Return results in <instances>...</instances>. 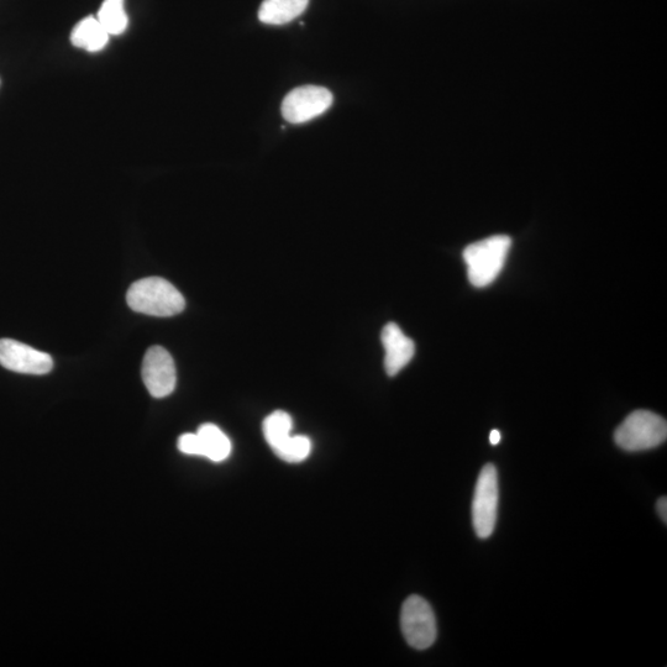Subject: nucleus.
<instances>
[{"label":"nucleus","mask_w":667,"mask_h":667,"mask_svg":"<svg viewBox=\"0 0 667 667\" xmlns=\"http://www.w3.org/2000/svg\"><path fill=\"white\" fill-rule=\"evenodd\" d=\"M308 4L309 0H264L259 19L267 25H285L303 14Z\"/></svg>","instance_id":"10"},{"label":"nucleus","mask_w":667,"mask_h":667,"mask_svg":"<svg viewBox=\"0 0 667 667\" xmlns=\"http://www.w3.org/2000/svg\"><path fill=\"white\" fill-rule=\"evenodd\" d=\"M128 306L136 313L168 318L185 311L186 301L172 283L161 277L144 278L130 286Z\"/></svg>","instance_id":"1"},{"label":"nucleus","mask_w":667,"mask_h":667,"mask_svg":"<svg viewBox=\"0 0 667 667\" xmlns=\"http://www.w3.org/2000/svg\"><path fill=\"white\" fill-rule=\"evenodd\" d=\"M312 451V441L303 435L291 437L287 444L276 453L278 458L288 462V464H299L308 459Z\"/></svg>","instance_id":"15"},{"label":"nucleus","mask_w":667,"mask_h":667,"mask_svg":"<svg viewBox=\"0 0 667 667\" xmlns=\"http://www.w3.org/2000/svg\"><path fill=\"white\" fill-rule=\"evenodd\" d=\"M333 94L319 86L293 89L282 103V115L288 123L303 124L327 112L333 104Z\"/></svg>","instance_id":"6"},{"label":"nucleus","mask_w":667,"mask_h":667,"mask_svg":"<svg viewBox=\"0 0 667 667\" xmlns=\"http://www.w3.org/2000/svg\"><path fill=\"white\" fill-rule=\"evenodd\" d=\"M381 340L385 348V369L388 376H396L416 354V344L404 334L396 323H388L382 330Z\"/></svg>","instance_id":"9"},{"label":"nucleus","mask_w":667,"mask_h":667,"mask_svg":"<svg viewBox=\"0 0 667 667\" xmlns=\"http://www.w3.org/2000/svg\"><path fill=\"white\" fill-rule=\"evenodd\" d=\"M502 435L498 430H492L490 435V441L492 445H498L501 443Z\"/></svg>","instance_id":"18"},{"label":"nucleus","mask_w":667,"mask_h":667,"mask_svg":"<svg viewBox=\"0 0 667 667\" xmlns=\"http://www.w3.org/2000/svg\"><path fill=\"white\" fill-rule=\"evenodd\" d=\"M109 36L97 18L88 17L80 21L72 30L71 42L78 49L98 52L107 46Z\"/></svg>","instance_id":"11"},{"label":"nucleus","mask_w":667,"mask_h":667,"mask_svg":"<svg viewBox=\"0 0 667 667\" xmlns=\"http://www.w3.org/2000/svg\"><path fill=\"white\" fill-rule=\"evenodd\" d=\"M0 365L18 374L46 375L54 369V360L17 340L0 339Z\"/></svg>","instance_id":"8"},{"label":"nucleus","mask_w":667,"mask_h":667,"mask_svg":"<svg viewBox=\"0 0 667 667\" xmlns=\"http://www.w3.org/2000/svg\"><path fill=\"white\" fill-rule=\"evenodd\" d=\"M658 512L664 523H667V498L661 497L658 502Z\"/></svg>","instance_id":"17"},{"label":"nucleus","mask_w":667,"mask_h":667,"mask_svg":"<svg viewBox=\"0 0 667 667\" xmlns=\"http://www.w3.org/2000/svg\"><path fill=\"white\" fill-rule=\"evenodd\" d=\"M666 438V420L649 411L629 414L614 434V440L619 448L626 451L654 449L665 443Z\"/></svg>","instance_id":"3"},{"label":"nucleus","mask_w":667,"mask_h":667,"mask_svg":"<svg viewBox=\"0 0 667 667\" xmlns=\"http://www.w3.org/2000/svg\"><path fill=\"white\" fill-rule=\"evenodd\" d=\"M97 19L109 35L123 34L128 28L124 0H104Z\"/></svg>","instance_id":"14"},{"label":"nucleus","mask_w":667,"mask_h":667,"mask_svg":"<svg viewBox=\"0 0 667 667\" xmlns=\"http://www.w3.org/2000/svg\"><path fill=\"white\" fill-rule=\"evenodd\" d=\"M292 428L293 420L286 412L276 411L265 419L264 437L273 453H278L291 439Z\"/></svg>","instance_id":"13"},{"label":"nucleus","mask_w":667,"mask_h":667,"mask_svg":"<svg viewBox=\"0 0 667 667\" xmlns=\"http://www.w3.org/2000/svg\"><path fill=\"white\" fill-rule=\"evenodd\" d=\"M498 475L495 465L483 466L477 479L474 502H472V523L477 537L490 538L497 523Z\"/></svg>","instance_id":"4"},{"label":"nucleus","mask_w":667,"mask_h":667,"mask_svg":"<svg viewBox=\"0 0 667 667\" xmlns=\"http://www.w3.org/2000/svg\"><path fill=\"white\" fill-rule=\"evenodd\" d=\"M512 239L507 235H495L467 246L464 260L467 276L472 286L487 287L496 281L506 264Z\"/></svg>","instance_id":"2"},{"label":"nucleus","mask_w":667,"mask_h":667,"mask_svg":"<svg viewBox=\"0 0 667 667\" xmlns=\"http://www.w3.org/2000/svg\"><path fill=\"white\" fill-rule=\"evenodd\" d=\"M201 441L202 456L214 462H222L231 454V443L217 425L203 424L197 432Z\"/></svg>","instance_id":"12"},{"label":"nucleus","mask_w":667,"mask_h":667,"mask_svg":"<svg viewBox=\"0 0 667 667\" xmlns=\"http://www.w3.org/2000/svg\"><path fill=\"white\" fill-rule=\"evenodd\" d=\"M178 450L186 455L202 456L201 441H199L197 433H187L181 435L178 439Z\"/></svg>","instance_id":"16"},{"label":"nucleus","mask_w":667,"mask_h":667,"mask_svg":"<svg viewBox=\"0 0 667 667\" xmlns=\"http://www.w3.org/2000/svg\"><path fill=\"white\" fill-rule=\"evenodd\" d=\"M401 628L412 648L425 650L437 640V619L433 608L420 596H411L403 603Z\"/></svg>","instance_id":"5"},{"label":"nucleus","mask_w":667,"mask_h":667,"mask_svg":"<svg viewBox=\"0 0 667 667\" xmlns=\"http://www.w3.org/2000/svg\"><path fill=\"white\" fill-rule=\"evenodd\" d=\"M141 376L154 398H165L175 391L177 374L175 361L162 346H152L146 351Z\"/></svg>","instance_id":"7"}]
</instances>
